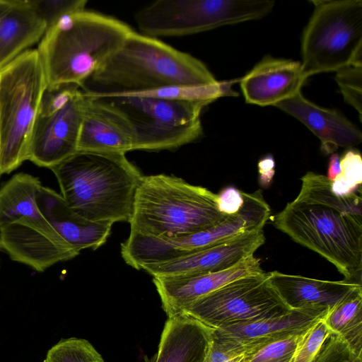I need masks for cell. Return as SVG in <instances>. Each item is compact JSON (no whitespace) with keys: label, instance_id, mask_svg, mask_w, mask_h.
<instances>
[{"label":"cell","instance_id":"17","mask_svg":"<svg viewBox=\"0 0 362 362\" xmlns=\"http://www.w3.org/2000/svg\"><path fill=\"white\" fill-rule=\"evenodd\" d=\"M304 124L320 140L325 154L333 153L339 147H351L362 141L360 129L336 109L320 107L305 98L299 91L275 105Z\"/></svg>","mask_w":362,"mask_h":362},{"label":"cell","instance_id":"36","mask_svg":"<svg viewBox=\"0 0 362 362\" xmlns=\"http://www.w3.org/2000/svg\"><path fill=\"white\" fill-rule=\"evenodd\" d=\"M1 173H0V177H1Z\"/></svg>","mask_w":362,"mask_h":362},{"label":"cell","instance_id":"9","mask_svg":"<svg viewBox=\"0 0 362 362\" xmlns=\"http://www.w3.org/2000/svg\"><path fill=\"white\" fill-rule=\"evenodd\" d=\"M274 6L268 0H158L139 10L134 19L144 35L178 37L259 19Z\"/></svg>","mask_w":362,"mask_h":362},{"label":"cell","instance_id":"25","mask_svg":"<svg viewBox=\"0 0 362 362\" xmlns=\"http://www.w3.org/2000/svg\"><path fill=\"white\" fill-rule=\"evenodd\" d=\"M308 329L247 348L242 362H291Z\"/></svg>","mask_w":362,"mask_h":362},{"label":"cell","instance_id":"35","mask_svg":"<svg viewBox=\"0 0 362 362\" xmlns=\"http://www.w3.org/2000/svg\"><path fill=\"white\" fill-rule=\"evenodd\" d=\"M341 173L340 158L337 153H332L327 170V179L332 182Z\"/></svg>","mask_w":362,"mask_h":362},{"label":"cell","instance_id":"30","mask_svg":"<svg viewBox=\"0 0 362 362\" xmlns=\"http://www.w3.org/2000/svg\"><path fill=\"white\" fill-rule=\"evenodd\" d=\"M355 356L348 344L339 336L332 332L313 362H353Z\"/></svg>","mask_w":362,"mask_h":362},{"label":"cell","instance_id":"21","mask_svg":"<svg viewBox=\"0 0 362 362\" xmlns=\"http://www.w3.org/2000/svg\"><path fill=\"white\" fill-rule=\"evenodd\" d=\"M213 336L214 329L186 314L168 317L157 352L145 362H204Z\"/></svg>","mask_w":362,"mask_h":362},{"label":"cell","instance_id":"16","mask_svg":"<svg viewBox=\"0 0 362 362\" xmlns=\"http://www.w3.org/2000/svg\"><path fill=\"white\" fill-rule=\"evenodd\" d=\"M308 78L298 61L264 57L241 80L247 103L275 106L300 91Z\"/></svg>","mask_w":362,"mask_h":362},{"label":"cell","instance_id":"20","mask_svg":"<svg viewBox=\"0 0 362 362\" xmlns=\"http://www.w3.org/2000/svg\"><path fill=\"white\" fill-rule=\"evenodd\" d=\"M327 312V308L290 310L283 314L225 326L214 329V332L246 349L306 331L323 319Z\"/></svg>","mask_w":362,"mask_h":362},{"label":"cell","instance_id":"24","mask_svg":"<svg viewBox=\"0 0 362 362\" xmlns=\"http://www.w3.org/2000/svg\"><path fill=\"white\" fill-rule=\"evenodd\" d=\"M323 320L356 356H362V286L329 310Z\"/></svg>","mask_w":362,"mask_h":362},{"label":"cell","instance_id":"29","mask_svg":"<svg viewBox=\"0 0 362 362\" xmlns=\"http://www.w3.org/2000/svg\"><path fill=\"white\" fill-rule=\"evenodd\" d=\"M331 333L323 319L317 321L304 334L291 362H313Z\"/></svg>","mask_w":362,"mask_h":362},{"label":"cell","instance_id":"31","mask_svg":"<svg viewBox=\"0 0 362 362\" xmlns=\"http://www.w3.org/2000/svg\"><path fill=\"white\" fill-rule=\"evenodd\" d=\"M245 349L240 345L216 334L204 362H242Z\"/></svg>","mask_w":362,"mask_h":362},{"label":"cell","instance_id":"14","mask_svg":"<svg viewBox=\"0 0 362 362\" xmlns=\"http://www.w3.org/2000/svg\"><path fill=\"white\" fill-rule=\"evenodd\" d=\"M254 255L226 270L187 276L153 277L168 317L181 315L193 303L243 276L264 272Z\"/></svg>","mask_w":362,"mask_h":362},{"label":"cell","instance_id":"33","mask_svg":"<svg viewBox=\"0 0 362 362\" xmlns=\"http://www.w3.org/2000/svg\"><path fill=\"white\" fill-rule=\"evenodd\" d=\"M217 196L218 209L226 216L237 214L243 204V192L233 186L224 188Z\"/></svg>","mask_w":362,"mask_h":362},{"label":"cell","instance_id":"28","mask_svg":"<svg viewBox=\"0 0 362 362\" xmlns=\"http://www.w3.org/2000/svg\"><path fill=\"white\" fill-rule=\"evenodd\" d=\"M37 14L44 21L47 29L66 14L83 10L86 0H28Z\"/></svg>","mask_w":362,"mask_h":362},{"label":"cell","instance_id":"7","mask_svg":"<svg viewBox=\"0 0 362 362\" xmlns=\"http://www.w3.org/2000/svg\"><path fill=\"white\" fill-rule=\"evenodd\" d=\"M95 98L129 122L134 136V151L171 150L197 140L203 132L201 112L209 104L143 94Z\"/></svg>","mask_w":362,"mask_h":362},{"label":"cell","instance_id":"2","mask_svg":"<svg viewBox=\"0 0 362 362\" xmlns=\"http://www.w3.org/2000/svg\"><path fill=\"white\" fill-rule=\"evenodd\" d=\"M221 83L196 57L133 30L80 88L88 95L100 97L215 87Z\"/></svg>","mask_w":362,"mask_h":362},{"label":"cell","instance_id":"27","mask_svg":"<svg viewBox=\"0 0 362 362\" xmlns=\"http://www.w3.org/2000/svg\"><path fill=\"white\" fill-rule=\"evenodd\" d=\"M335 80L344 101L354 107L361 121L362 64H353L336 71Z\"/></svg>","mask_w":362,"mask_h":362},{"label":"cell","instance_id":"5","mask_svg":"<svg viewBox=\"0 0 362 362\" xmlns=\"http://www.w3.org/2000/svg\"><path fill=\"white\" fill-rule=\"evenodd\" d=\"M208 189L165 174L143 176L136 189L130 232L159 239L208 230L228 216Z\"/></svg>","mask_w":362,"mask_h":362},{"label":"cell","instance_id":"22","mask_svg":"<svg viewBox=\"0 0 362 362\" xmlns=\"http://www.w3.org/2000/svg\"><path fill=\"white\" fill-rule=\"evenodd\" d=\"M46 30L28 0H0V69L39 41Z\"/></svg>","mask_w":362,"mask_h":362},{"label":"cell","instance_id":"32","mask_svg":"<svg viewBox=\"0 0 362 362\" xmlns=\"http://www.w3.org/2000/svg\"><path fill=\"white\" fill-rule=\"evenodd\" d=\"M341 173L346 181L356 187L362 183V158L358 151L349 150L340 158Z\"/></svg>","mask_w":362,"mask_h":362},{"label":"cell","instance_id":"3","mask_svg":"<svg viewBox=\"0 0 362 362\" xmlns=\"http://www.w3.org/2000/svg\"><path fill=\"white\" fill-rule=\"evenodd\" d=\"M73 211L94 222H129L143 175L125 154L76 151L49 168Z\"/></svg>","mask_w":362,"mask_h":362},{"label":"cell","instance_id":"18","mask_svg":"<svg viewBox=\"0 0 362 362\" xmlns=\"http://www.w3.org/2000/svg\"><path fill=\"white\" fill-rule=\"evenodd\" d=\"M37 206L48 222L78 253L96 250L105 243L113 224L91 221L70 209L60 194L42 186L36 194Z\"/></svg>","mask_w":362,"mask_h":362},{"label":"cell","instance_id":"1","mask_svg":"<svg viewBox=\"0 0 362 362\" xmlns=\"http://www.w3.org/2000/svg\"><path fill=\"white\" fill-rule=\"evenodd\" d=\"M273 223L334 265L345 280L361 284V193L338 197L326 176L308 172L296 198L274 216Z\"/></svg>","mask_w":362,"mask_h":362},{"label":"cell","instance_id":"15","mask_svg":"<svg viewBox=\"0 0 362 362\" xmlns=\"http://www.w3.org/2000/svg\"><path fill=\"white\" fill-rule=\"evenodd\" d=\"M83 94L77 151L126 154L134 151V133L124 116L99 98Z\"/></svg>","mask_w":362,"mask_h":362},{"label":"cell","instance_id":"23","mask_svg":"<svg viewBox=\"0 0 362 362\" xmlns=\"http://www.w3.org/2000/svg\"><path fill=\"white\" fill-rule=\"evenodd\" d=\"M41 181L32 175H13L0 188V226L21 216L45 217L36 201Z\"/></svg>","mask_w":362,"mask_h":362},{"label":"cell","instance_id":"26","mask_svg":"<svg viewBox=\"0 0 362 362\" xmlns=\"http://www.w3.org/2000/svg\"><path fill=\"white\" fill-rule=\"evenodd\" d=\"M44 362H105L102 356L86 339H62L47 352Z\"/></svg>","mask_w":362,"mask_h":362},{"label":"cell","instance_id":"4","mask_svg":"<svg viewBox=\"0 0 362 362\" xmlns=\"http://www.w3.org/2000/svg\"><path fill=\"white\" fill-rule=\"evenodd\" d=\"M132 31L117 18L85 9L62 17L46 30L37 49L47 87H81Z\"/></svg>","mask_w":362,"mask_h":362},{"label":"cell","instance_id":"8","mask_svg":"<svg viewBox=\"0 0 362 362\" xmlns=\"http://www.w3.org/2000/svg\"><path fill=\"white\" fill-rule=\"evenodd\" d=\"M314 11L301 38L305 76L362 64V1H312Z\"/></svg>","mask_w":362,"mask_h":362},{"label":"cell","instance_id":"13","mask_svg":"<svg viewBox=\"0 0 362 362\" xmlns=\"http://www.w3.org/2000/svg\"><path fill=\"white\" fill-rule=\"evenodd\" d=\"M264 242L262 230L247 233L184 257L145 264L141 269L153 277L187 276L221 272L253 256Z\"/></svg>","mask_w":362,"mask_h":362},{"label":"cell","instance_id":"10","mask_svg":"<svg viewBox=\"0 0 362 362\" xmlns=\"http://www.w3.org/2000/svg\"><path fill=\"white\" fill-rule=\"evenodd\" d=\"M84 94L75 84L47 87L35 120L28 158L50 168L77 151Z\"/></svg>","mask_w":362,"mask_h":362},{"label":"cell","instance_id":"34","mask_svg":"<svg viewBox=\"0 0 362 362\" xmlns=\"http://www.w3.org/2000/svg\"><path fill=\"white\" fill-rule=\"evenodd\" d=\"M259 183L262 188H268L272 183L275 173V161L272 155L259 160L257 164Z\"/></svg>","mask_w":362,"mask_h":362},{"label":"cell","instance_id":"6","mask_svg":"<svg viewBox=\"0 0 362 362\" xmlns=\"http://www.w3.org/2000/svg\"><path fill=\"white\" fill-rule=\"evenodd\" d=\"M47 87L37 49H27L0 69V173L28 158L35 120Z\"/></svg>","mask_w":362,"mask_h":362},{"label":"cell","instance_id":"12","mask_svg":"<svg viewBox=\"0 0 362 362\" xmlns=\"http://www.w3.org/2000/svg\"><path fill=\"white\" fill-rule=\"evenodd\" d=\"M0 250L38 272L79 254L45 217L21 216L0 226Z\"/></svg>","mask_w":362,"mask_h":362},{"label":"cell","instance_id":"11","mask_svg":"<svg viewBox=\"0 0 362 362\" xmlns=\"http://www.w3.org/2000/svg\"><path fill=\"white\" fill-rule=\"evenodd\" d=\"M288 310L264 272L240 277L224 285L196 300L183 314L216 329Z\"/></svg>","mask_w":362,"mask_h":362},{"label":"cell","instance_id":"19","mask_svg":"<svg viewBox=\"0 0 362 362\" xmlns=\"http://www.w3.org/2000/svg\"><path fill=\"white\" fill-rule=\"evenodd\" d=\"M267 279L290 310L327 308L330 310L360 284L347 280L327 281L286 274L267 273Z\"/></svg>","mask_w":362,"mask_h":362}]
</instances>
